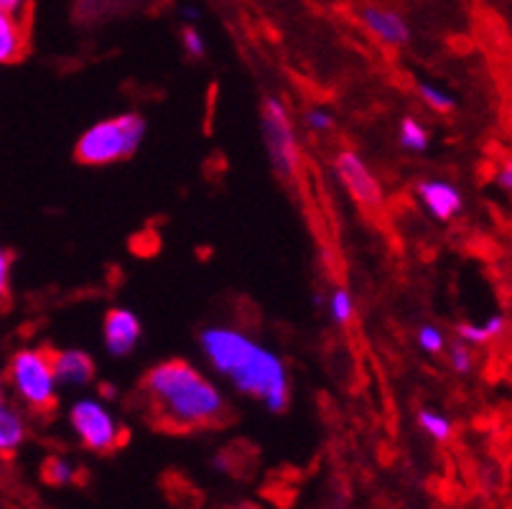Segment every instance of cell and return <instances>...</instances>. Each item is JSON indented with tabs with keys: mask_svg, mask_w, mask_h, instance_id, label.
Segmentation results:
<instances>
[{
	"mask_svg": "<svg viewBox=\"0 0 512 509\" xmlns=\"http://www.w3.org/2000/svg\"><path fill=\"white\" fill-rule=\"evenodd\" d=\"M204 357L237 392L258 398L271 413H283L291 400V382L283 359L230 326H212L199 336Z\"/></svg>",
	"mask_w": 512,
	"mask_h": 509,
	"instance_id": "1",
	"label": "cell"
},
{
	"mask_svg": "<svg viewBox=\"0 0 512 509\" xmlns=\"http://www.w3.org/2000/svg\"><path fill=\"white\" fill-rule=\"evenodd\" d=\"M148 400L158 415L174 426H212L225 415L222 392L184 359H166L151 367L143 380Z\"/></svg>",
	"mask_w": 512,
	"mask_h": 509,
	"instance_id": "2",
	"label": "cell"
},
{
	"mask_svg": "<svg viewBox=\"0 0 512 509\" xmlns=\"http://www.w3.org/2000/svg\"><path fill=\"white\" fill-rule=\"evenodd\" d=\"M148 123L138 112H123L118 118L100 120L79 135L74 156L87 166H107V163L130 158L141 148Z\"/></svg>",
	"mask_w": 512,
	"mask_h": 509,
	"instance_id": "3",
	"label": "cell"
},
{
	"mask_svg": "<svg viewBox=\"0 0 512 509\" xmlns=\"http://www.w3.org/2000/svg\"><path fill=\"white\" fill-rule=\"evenodd\" d=\"M8 377H11L13 390L23 403L31 408L46 410L57 400V377L51 370V352L49 349H18L8 364Z\"/></svg>",
	"mask_w": 512,
	"mask_h": 509,
	"instance_id": "4",
	"label": "cell"
},
{
	"mask_svg": "<svg viewBox=\"0 0 512 509\" xmlns=\"http://www.w3.org/2000/svg\"><path fill=\"white\" fill-rule=\"evenodd\" d=\"M260 123H263V140L273 168L283 179H293L301 168V151L291 115H288V107L283 105V100L265 97L263 110H260Z\"/></svg>",
	"mask_w": 512,
	"mask_h": 509,
	"instance_id": "5",
	"label": "cell"
},
{
	"mask_svg": "<svg viewBox=\"0 0 512 509\" xmlns=\"http://www.w3.org/2000/svg\"><path fill=\"white\" fill-rule=\"evenodd\" d=\"M69 426L77 433L82 446L95 451V454L113 451L120 441L118 420L97 400H77L69 410Z\"/></svg>",
	"mask_w": 512,
	"mask_h": 509,
	"instance_id": "6",
	"label": "cell"
},
{
	"mask_svg": "<svg viewBox=\"0 0 512 509\" xmlns=\"http://www.w3.org/2000/svg\"><path fill=\"white\" fill-rule=\"evenodd\" d=\"M334 168H337V176L344 184V189L355 196L362 207H380V202H383L380 181L372 176L370 166L357 153L342 151L337 161H334Z\"/></svg>",
	"mask_w": 512,
	"mask_h": 509,
	"instance_id": "7",
	"label": "cell"
},
{
	"mask_svg": "<svg viewBox=\"0 0 512 509\" xmlns=\"http://www.w3.org/2000/svg\"><path fill=\"white\" fill-rule=\"evenodd\" d=\"M141 336V319L130 308H110L107 311L105 326H102V339H105V349L113 357H128L138 347Z\"/></svg>",
	"mask_w": 512,
	"mask_h": 509,
	"instance_id": "8",
	"label": "cell"
},
{
	"mask_svg": "<svg viewBox=\"0 0 512 509\" xmlns=\"http://www.w3.org/2000/svg\"><path fill=\"white\" fill-rule=\"evenodd\" d=\"M360 21L365 23L372 36H377L388 46H406L411 41V26L406 23V18L383 6H362Z\"/></svg>",
	"mask_w": 512,
	"mask_h": 509,
	"instance_id": "9",
	"label": "cell"
},
{
	"mask_svg": "<svg viewBox=\"0 0 512 509\" xmlns=\"http://www.w3.org/2000/svg\"><path fill=\"white\" fill-rule=\"evenodd\" d=\"M51 370L57 377V385L64 387H85L95 380V362L82 349L51 352Z\"/></svg>",
	"mask_w": 512,
	"mask_h": 509,
	"instance_id": "10",
	"label": "cell"
},
{
	"mask_svg": "<svg viewBox=\"0 0 512 509\" xmlns=\"http://www.w3.org/2000/svg\"><path fill=\"white\" fill-rule=\"evenodd\" d=\"M418 196H421L423 207L434 214L436 219H441V222L456 217L464 207L462 191L456 189L454 184H449V181L441 179L421 181V184H418Z\"/></svg>",
	"mask_w": 512,
	"mask_h": 509,
	"instance_id": "11",
	"label": "cell"
},
{
	"mask_svg": "<svg viewBox=\"0 0 512 509\" xmlns=\"http://www.w3.org/2000/svg\"><path fill=\"white\" fill-rule=\"evenodd\" d=\"M29 49V31L21 16L0 11V64L18 62Z\"/></svg>",
	"mask_w": 512,
	"mask_h": 509,
	"instance_id": "12",
	"label": "cell"
},
{
	"mask_svg": "<svg viewBox=\"0 0 512 509\" xmlns=\"http://www.w3.org/2000/svg\"><path fill=\"white\" fill-rule=\"evenodd\" d=\"M26 438L23 420L11 408L0 403V454H13Z\"/></svg>",
	"mask_w": 512,
	"mask_h": 509,
	"instance_id": "13",
	"label": "cell"
},
{
	"mask_svg": "<svg viewBox=\"0 0 512 509\" xmlns=\"http://www.w3.org/2000/svg\"><path fill=\"white\" fill-rule=\"evenodd\" d=\"M505 326H507L505 316H490L482 326L459 324L456 326V334H459V339H462L464 344H487L492 342V339H497V336H502Z\"/></svg>",
	"mask_w": 512,
	"mask_h": 509,
	"instance_id": "14",
	"label": "cell"
},
{
	"mask_svg": "<svg viewBox=\"0 0 512 509\" xmlns=\"http://www.w3.org/2000/svg\"><path fill=\"white\" fill-rule=\"evenodd\" d=\"M398 138H400V146L406 148V151L423 153L428 148V130L413 118L400 120V135H398Z\"/></svg>",
	"mask_w": 512,
	"mask_h": 509,
	"instance_id": "15",
	"label": "cell"
},
{
	"mask_svg": "<svg viewBox=\"0 0 512 509\" xmlns=\"http://www.w3.org/2000/svg\"><path fill=\"white\" fill-rule=\"evenodd\" d=\"M418 426L434 441H449L451 436V420L444 413H439V410H421L418 413Z\"/></svg>",
	"mask_w": 512,
	"mask_h": 509,
	"instance_id": "16",
	"label": "cell"
},
{
	"mask_svg": "<svg viewBox=\"0 0 512 509\" xmlns=\"http://www.w3.org/2000/svg\"><path fill=\"white\" fill-rule=\"evenodd\" d=\"M44 479L51 487H67L74 482V466L59 456H49L44 464Z\"/></svg>",
	"mask_w": 512,
	"mask_h": 509,
	"instance_id": "17",
	"label": "cell"
},
{
	"mask_svg": "<svg viewBox=\"0 0 512 509\" xmlns=\"http://www.w3.org/2000/svg\"><path fill=\"white\" fill-rule=\"evenodd\" d=\"M329 316H332L334 324L344 326L352 321V316H355V303H352V296H349L344 288H337V291H332V296H329Z\"/></svg>",
	"mask_w": 512,
	"mask_h": 509,
	"instance_id": "18",
	"label": "cell"
},
{
	"mask_svg": "<svg viewBox=\"0 0 512 509\" xmlns=\"http://www.w3.org/2000/svg\"><path fill=\"white\" fill-rule=\"evenodd\" d=\"M418 92H421L423 102H426L428 107H434V110L439 112H451L456 107L454 97H451L446 90H441V87H436V84L421 82L418 84Z\"/></svg>",
	"mask_w": 512,
	"mask_h": 509,
	"instance_id": "19",
	"label": "cell"
},
{
	"mask_svg": "<svg viewBox=\"0 0 512 509\" xmlns=\"http://www.w3.org/2000/svg\"><path fill=\"white\" fill-rule=\"evenodd\" d=\"M418 344H421L423 352L428 354H436L444 349V331L434 324H423L418 329Z\"/></svg>",
	"mask_w": 512,
	"mask_h": 509,
	"instance_id": "20",
	"label": "cell"
},
{
	"mask_svg": "<svg viewBox=\"0 0 512 509\" xmlns=\"http://www.w3.org/2000/svg\"><path fill=\"white\" fill-rule=\"evenodd\" d=\"M11 298V252L0 247V308Z\"/></svg>",
	"mask_w": 512,
	"mask_h": 509,
	"instance_id": "21",
	"label": "cell"
},
{
	"mask_svg": "<svg viewBox=\"0 0 512 509\" xmlns=\"http://www.w3.org/2000/svg\"><path fill=\"white\" fill-rule=\"evenodd\" d=\"M181 39H184L186 54L194 56V59H202V56L207 54V41H204V36L199 34L194 26H186L184 36H181Z\"/></svg>",
	"mask_w": 512,
	"mask_h": 509,
	"instance_id": "22",
	"label": "cell"
},
{
	"mask_svg": "<svg viewBox=\"0 0 512 509\" xmlns=\"http://www.w3.org/2000/svg\"><path fill=\"white\" fill-rule=\"evenodd\" d=\"M451 367H454L456 372H459V375H469V372H472V352H469V347L464 342H459V344H454V347H451Z\"/></svg>",
	"mask_w": 512,
	"mask_h": 509,
	"instance_id": "23",
	"label": "cell"
},
{
	"mask_svg": "<svg viewBox=\"0 0 512 509\" xmlns=\"http://www.w3.org/2000/svg\"><path fill=\"white\" fill-rule=\"evenodd\" d=\"M306 125H309L314 133H329L334 128V118L327 110H309L306 112Z\"/></svg>",
	"mask_w": 512,
	"mask_h": 509,
	"instance_id": "24",
	"label": "cell"
},
{
	"mask_svg": "<svg viewBox=\"0 0 512 509\" xmlns=\"http://www.w3.org/2000/svg\"><path fill=\"white\" fill-rule=\"evenodd\" d=\"M29 8V0H0V11L11 13V16H21Z\"/></svg>",
	"mask_w": 512,
	"mask_h": 509,
	"instance_id": "25",
	"label": "cell"
},
{
	"mask_svg": "<svg viewBox=\"0 0 512 509\" xmlns=\"http://www.w3.org/2000/svg\"><path fill=\"white\" fill-rule=\"evenodd\" d=\"M497 184H500L502 191H507V194L512 191V166L510 163H505L500 174H497Z\"/></svg>",
	"mask_w": 512,
	"mask_h": 509,
	"instance_id": "26",
	"label": "cell"
},
{
	"mask_svg": "<svg viewBox=\"0 0 512 509\" xmlns=\"http://www.w3.org/2000/svg\"><path fill=\"white\" fill-rule=\"evenodd\" d=\"M184 16L189 18V21H192V18H194V21H197L199 13H197V8H184Z\"/></svg>",
	"mask_w": 512,
	"mask_h": 509,
	"instance_id": "27",
	"label": "cell"
},
{
	"mask_svg": "<svg viewBox=\"0 0 512 509\" xmlns=\"http://www.w3.org/2000/svg\"><path fill=\"white\" fill-rule=\"evenodd\" d=\"M0 403H3V382H0Z\"/></svg>",
	"mask_w": 512,
	"mask_h": 509,
	"instance_id": "28",
	"label": "cell"
}]
</instances>
